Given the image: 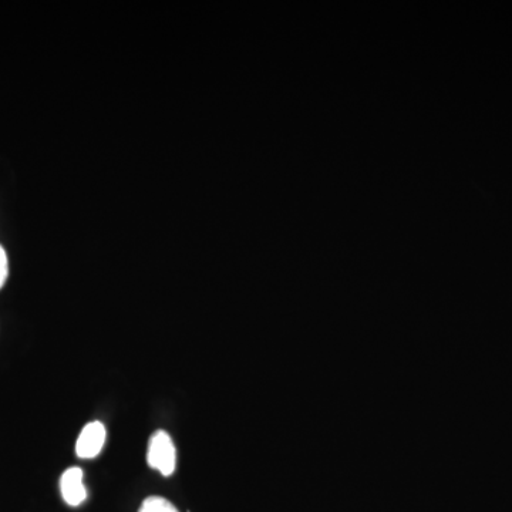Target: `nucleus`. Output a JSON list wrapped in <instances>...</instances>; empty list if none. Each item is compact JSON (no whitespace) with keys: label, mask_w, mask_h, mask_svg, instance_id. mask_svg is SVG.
Wrapping results in <instances>:
<instances>
[{"label":"nucleus","mask_w":512,"mask_h":512,"mask_svg":"<svg viewBox=\"0 0 512 512\" xmlns=\"http://www.w3.org/2000/svg\"><path fill=\"white\" fill-rule=\"evenodd\" d=\"M106 441V429L100 421L87 424L77 439L76 453L80 458H94L99 456L101 448Z\"/></svg>","instance_id":"nucleus-2"},{"label":"nucleus","mask_w":512,"mask_h":512,"mask_svg":"<svg viewBox=\"0 0 512 512\" xmlns=\"http://www.w3.org/2000/svg\"><path fill=\"white\" fill-rule=\"evenodd\" d=\"M175 460H177V453H175L173 440L165 431H156L148 443V466L168 477L174 473Z\"/></svg>","instance_id":"nucleus-1"},{"label":"nucleus","mask_w":512,"mask_h":512,"mask_svg":"<svg viewBox=\"0 0 512 512\" xmlns=\"http://www.w3.org/2000/svg\"><path fill=\"white\" fill-rule=\"evenodd\" d=\"M138 512H178L174 504L163 497H148Z\"/></svg>","instance_id":"nucleus-4"},{"label":"nucleus","mask_w":512,"mask_h":512,"mask_svg":"<svg viewBox=\"0 0 512 512\" xmlns=\"http://www.w3.org/2000/svg\"><path fill=\"white\" fill-rule=\"evenodd\" d=\"M60 491H62L63 500L70 507H79L87 498V490L83 484V470L79 467H72L64 471L60 478Z\"/></svg>","instance_id":"nucleus-3"},{"label":"nucleus","mask_w":512,"mask_h":512,"mask_svg":"<svg viewBox=\"0 0 512 512\" xmlns=\"http://www.w3.org/2000/svg\"><path fill=\"white\" fill-rule=\"evenodd\" d=\"M9 275V261L5 249L0 245V289L5 285Z\"/></svg>","instance_id":"nucleus-5"}]
</instances>
